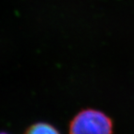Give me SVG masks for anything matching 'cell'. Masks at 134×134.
Here are the masks:
<instances>
[{"mask_svg": "<svg viewBox=\"0 0 134 134\" xmlns=\"http://www.w3.org/2000/svg\"><path fill=\"white\" fill-rule=\"evenodd\" d=\"M23 134H60V132L49 123L36 122L27 128Z\"/></svg>", "mask_w": 134, "mask_h": 134, "instance_id": "cell-2", "label": "cell"}, {"mask_svg": "<svg viewBox=\"0 0 134 134\" xmlns=\"http://www.w3.org/2000/svg\"><path fill=\"white\" fill-rule=\"evenodd\" d=\"M0 134H9V133H7L6 132H0Z\"/></svg>", "mask_w": 134, "mask_h": 134, "instance_id": "cell-3", "label": "cell"}, {"mask_svg": "<svg viewBox=\"0 0 134 134\" xmlns=\"http://www.w3.org/2000/svg\"><path fill=\"white\" fill-rule=\"evenodd\" d=\"M113 122L107 115L95 109L79 112L69 125V134H112Z\"/></svg>", "mask_w": 134, "mask_h": 134, "instance_id": "cell-1", "label": "cell"}]
</instances>
